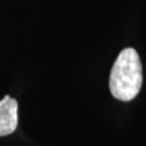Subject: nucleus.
Masks as SVG:
<instances>
[{
  "label": "nucleus",
  "instance_id": "obj_2",
  "mask_svg": "<svg viewBox=\"0 0 146 146\" xmlns=\"http://www.w3.org/2000/svg\"><path fill=\"white\" fill-rule=\"evenodd\" d=\"M16 100L5 95L0 101V136L9 135L15 131L19 122Z\"/></svg>",
  "mask_w": 146,
  "mask_h": 146
},
{
  "label": "nucleus",
  "instance_id": "obj_1",
  "mask_svg": "<svg viewBox=\"0 0 146 146\" xmlns=\"http://www.w3.org/2000/svg\"><path fill=\"white\" fill-rule=\"evenodd\" d=\"M142 82L140 56L133 48H125L119 53L110 72V93L119 101L129 102L141 91Z\"/></svg>",
  "mask_w": 146,
  "mask_h": 146
}]
</instances>
